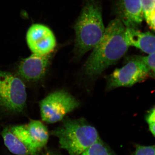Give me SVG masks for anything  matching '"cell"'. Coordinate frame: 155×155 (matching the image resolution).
I'll return each mask as SVG.
<instances>
[{"instance_id": "1", "label": "cell", "mask_w": 155, "mask_h": 155, "mask_svg": "<svg viewBox=\"0 0 155 155\" xmlns=\"http://www.w3.org/2000/svg\"><path fill=\"white\" fill-rule=\"evenodd\" d=\"M125 31L126 27L118 17L109 23L101 39L86 61L84 71L87 75L94 77L100 75L126 54L129 46Z\"/></svg>"}, {"instance_id": "2", "label": "cell", "mask_w": 155, "mask_h": 155, "mask_svg": "<svg viewBox=\"0 0 155 155\" xmlns=\"http://www.w3.org/2000/svg\"><path fill=\"white\" fill-rule=\"evenodd\" d=\"M105 28L99 0H88L74 26L75 49L78 55L94 48L101 39Z\"/></svg>"}, {"instance_id": "3", "label": "cell", "mask_w": 155, "mask_h": 155, "mask_svg": "<svg viewBox=\"0 0 155 155\" xmlns=\"http://www.w3.org/2000/svg\"><path fill=\"white\" fill-rule=\"evenodd\" d=\"M51 134L69 155H81L100 138L96 129L83 118L65 119Z\"/></svg>"}, {"instance_id": "4", "label": "cell", "mask_w": 155, "mask_h": 155, "mask_svg": "<svg viewBox=\"0 0 155 155\" xmlns=\"http://www.w3.org/2000/svg\"><path fill=\"white\" fill-rule=\"evenodd\" d=\"M26 99L23 81L10 72L0 71V106L11 112H21Z\"/></svg>"}, {"instance_id": "5", "label": "cell", "mask_w": 155, "mask_h": 155, "mask_svg": "<svg viewBox=\"0 0 155 155\" xmlns=\"http://www.w3.org/2000/svg\"><path fill=\"white\" fill-rule=\"evenodd\" d=\"M79 104V102L69 93L63 90L54 92L40 104L42 119L49 123L59 122Z\"/></svg>"}, {"instance_id": "6", "label": "cell", "mask_w": 155, "mask_h": 155, "mask_svg": "<svg viewBox=\"0 0 155 155\" xmlns=\"http://www.w3.org/2000/svg\"><path fill=\"white\" fill-rule=\"evenodd\" d=\"M150 72V69L143 62L138 58L135 59L113 72L108 79V89L132 86L144 80Z\"/></svg>"}, {"instance_id": "7", "label": "cell", "mask_w": 155, "mask_h": 155, "mask_svg": "<svg viewBox=\"0 0 155 155\" xmlns=\"http://www.w3.org/2000/svg\"><path fill=\"white\" fill-rule=\"evenodd\" d=\"M4 143L9 150L17 155H38L34 146L26 125L5 127L2 133Z\"/></svg>"}, {"instance_id": "8", "label": "cell", "mask_w": 155, "mask_h": 155, "mask_svg": "<svg viewBox=\"0 0 155 155\" xmlns=\"http://www.w3.org/2000/svg\"><path fill=\"white\" fill-rule=\"evenodd\" d=\"M26 41L33 54L42 55L51 53L56 46L53 31L43 24H34L29 27L26 34Z\"/></svg>"}, {"instance_id": "9", "label": "cell", "mask_w": 155, "mask_h": 155, "mask_svg": "<svg viewBox=\"0 0 155 155\" xmlns=\"http://www.w3.org/2000/svg\"><path fill=\"white\" fill-rule=\"evenodd\" d=\"M51 54H32L19 64L18 71L19 75L26 80L36 81L43 77L47 69Z\"/></svg>"}, {"instance_id": "10", "label": "cell", "mask_w": 155, "mask_h": 155, "mask_svg": "<svg viewBox=\"0 0 155 155\" xmlns=\"http://www.w3.org/2000/svg\"><path fill=\"white\" fill-rule=\"evenodd\" d=\"M118 18L126 28H137L143 20L140 0H116Z\"/></svg>"}, {"instance_id": "11", "label": "cell", "mask_w": 155, "mask_h": 155, "mask_svg": "<svg viewBox=\"0 0 155 155\" xmlns=\"http://www.w3.org/2000/svg\"><path fill=\"white\" fill-rule=\"evenodd\" d=\"M125 38L128 45L150 54L155 53V35L150 32H143L137 28H126Z\"/></svg>"}, {"instance_id": "12", "label": "cell", "mask_w": 155, "mask_h": 155, "mask_svg": "<svg viewBox=\"0 0 155 155\" xmlns=\"http://www.w3.org/2000/svg\"><path fill=\"white\" fill-rule=\"evenodd\" d=\"M26 127L34 146L39 151L46 145L48 140L47 127L38 120H31Z\"/></svg>"}, {"instance_id": "13", "label": "cell", "mask_w": 155, "mask_h": 155, "mask_svg": "<svg viewBox=\"0 0 155 155\" xmlns=\"http://www.w3.org/2000/svg\"><path fill=\"white\" fill-rule=\"evenodd\" d=\"M81 155H114L107 145L99 138Z\"/></svg>"}, {"instance_id": "14", "label": "cell", "mask_w": 155, "mask_h": 155, "mask_svg": "<svg viewBox=\"0 0 155 155\" xmlns=\"http://www.w3.org/2000/svg\"><path fill=\"white\" fill-rule=\"evenodd\" d=\"M143 10V16L147 19L155 11V0H140Z\"/></svg>"}, {"instance_id": "15", "label": "cell", "mask_w": 155, "mask_h": 155, "mask_svg": "<svg viewBox=\"0 0 155 155\" xmlns=\"http://www.w3.org/2000/svg\"><path fill=\"white\" fill-rule=\"evenodd\" d=\"M133 155H155V145L145 146L136 145Z\"/></svg>"}, {"instance_id": "16", "label": "cell", "mask_w": 155, "mask_h": 155, "mask_svg": "<svg viewBox=\"0 0 155 155\" xmlns=\"http://www.w3.org/2000/svg\"><path fill=\"white\" fill-rule=\"evenodd\" d=\"M138 58L145 64L150 72L152 71L155 75V53Z\"/></svg>"}, {"instance_id": "17", "label": "cell", "mask_w": 155, "mask_h": 155, "mask_svg": "<svg viewBox=\"0 0 155 155\" xmlns=\"http://www.w3.org/2000/svg\"><path fill=\"white\" fill-rule=\"evenodd\" d=\"M145 20L151 28L155 31V11Z\"/></svg>"}, {"instance_id": "18", "label": "cell", "mask_w": 155, "mask_h": 155, "mask_svg": "<svg viewBox=\"0 0 155 155\" xmlns=\"http://www.w3.org/2000/svg\"><path fill=\"white\" fill-rule=\"evenodd\" d=\"M147 122L148 124L150 131L155 137V120H152V121H148Z\"/></svg>"}, {"instance_id": "19", "label": "cell", "mask_w": 155, "mask_h": 155, "mask_svg": "<svg viewBox=\"0 0 155 155\" xmlns=\"http://www.w3.org/2000/svg\"><path fill=\"white\" fill-rule=\"evenodd\" d=\"M147 122L155 120V108L150 112L146 118Z\"/></svg>"}, {"instance_id": "20", "label": "cell", "mask_w": 155, "mask_h": 155, "mask_svg": "<svg viewBox=\"0 0 155 155\" xmlns=\"http://www.w3.org/2000/svg\"><path fill=\"white\" fill-rule=\"evenodd\" d=\"M43 155H58L54 153H51V152H48L47 153H45Z\"/></svg>"}]
</instances>
